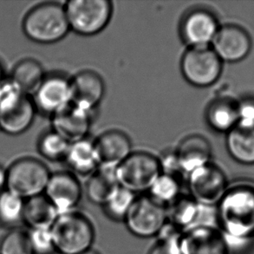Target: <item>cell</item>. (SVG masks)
Here are the masks:
<instances>
[{
  "mask_svg": "<svg viewBox=\"0 0 254 254\" xmlns=\"http://www.w3.org/2000/svg\"><path fill=\"white\" fill-rule=\"evenodd\" d=\"M183 175L211 163L212 147L206 138L192 134L183 139L175 151Z\"/></svg>",
  "mask_w": 254,
  "mask_h": 254,
  "instance_id": "18",
  "label": "cell"
},
{
  "mask_svg": "<svg viewBox=\"0 0 254 254\" xmlns=\"http://www.w3.org/2000/svg\"><path fill=\"white\" fill-rule=\"evenodd\" d=\"M119 188L115 169L99 168L89 176L86 195L90 202L103 206Z\"/></svg>",
  "mask_w": 254,
  "mask_h": 254,
  "instance_id": "21",
  "label": "cell"
},
{
  "mask_svg": "<svg viewBox=\"0 0 254 254\" xmlns=\"http://www.w3.org/2000/svg\"><path fill=\"white\" fill-rule=\"evenodd\" d=\"M182 231L168 222L155 237V244L149 249L148 254H182Z\"/></svg>",
  "mask_w": 254,
  "mask_h": 254,
  "instance_id": "30",
  "label": "cell"
},
{
  "mask_svg": "<svg viewBox=\"0 0 254 254\" xmlns=\"http://www.w3.org/2000/svg\"><path fill=\"white\" fill-rule=\"evenodd\" d=\"M59 215L45 195L25 200L23 221L30 229H51Z\"/></svg>",
  "mask_w": 254,
  "mask_h": 254,
  "instance_id": "22",
  "label": "cell"
},
{
  "mask_svg": "<svg viewBox=\"0 0 254 254\" xmlns=\"http://www.w3.org/2000/svg\"><path fill=\"white\" fill-rule=\"evenodd\" d=\"M33 254H56L51 229H31L28 233Z\"/></svg>",
  "mask_w": 254,
  "mask_h": 254,
  "instance_id": "33",
  "label": "cell"
},
{
  "mask_svg": "<svg viewBox=\"0 0 254 254\" xmlns=\"http://www.w3.org/2000/svg\"><path fill=\"white\" fill-rule=\"evenodd\" d=\"M71 104L78 109L92 113L102 102L105 84L97 73L84 70L70 80Z\"/></svg>",
  "mask_w": 254,
  "mask_h": 254,
  "instance_id": "14",
  "label": "cell"
},
{
  "mask_svg": "<svg viewBox=\"0 0 254 254\" xmlns=\"http://www.w3.org/2000/svg\"><path fill=\"white\" fill-rule=\"evenodd\" d=\"M45 77V69L41 64L32 59H23L17 63L10 76V79L29 96L34 95Z\"/></svg>",
  "mask_w": 254,
  "mask_h": 254,
  "instance_id": "23",
  "label": "cell"
},
{
  "mask_svg": "<svg viewBox=\"0 0 254 254\" xmlns=\"http://www.w3.org/2000/svg\"><path fill=\"white\" fill-rule=\"evenodd\" d=\"M22 27L30 40L41 45L61 41L70 30L64 6L55 2L32 8L24 17Z\"/></svg>",
  "mask_w": 254,
  "mask_h": 254,
  "instance_id": "3",
  "label": "cell"
},
{
  "mask_svg": "<svg viewBox=\"0 0 254 254\" xmlns=\"http://www.w3.org/2000/svg\"><path fill=\"white\" fill-rule=\"evenodd\" d=\"M64 9L70 30L85 37L103 31L113 12L112 3L109 0H70Z\"/></svg>",
  "mask_w": 254,
  "mask_h": 254,
  "instance_id": "4",
  "label": "cell"
},
{
  "mask_svg": "<svg viewBox=\"0 0 254 254\" xmlns=\"http://www.w3.org/2000/svg\"><path fill=\"white\" fill-rule=\"evenodd\" d=\"M70 143L54 130L43 134L38 141V148L44 158L52 162L64 161Z\"/></svg>",
  "mask_w": 254,
  "mask_h": 254,
  "instance_id": "27",
  "label": "cell"
},
{
  "mask_svg": "<svg viewBox=\"0 0 254 254\" xmlns=\"http://www.w3.org/2000/svg\"><path fill=\"white\" fill-rule=\"evenodd\" d=\"M100 254L98 252H96V250H94V249H90V250H88V251L84 252L83 254Z\"/></svg>",
  "mask_w": 254,
  "mask_h": 254,
  "instance_id": "38",
  "label": "cell"
},
{
  "mask_svg": "<svg viewBox=\"0 0 254 254\" xmlns=\"http://www.w3.org/2000/svg\"><path fill=\"white\" fill-rule=\"evenodd\" d=\"M32 96L37 110L52 117L71 104L70 80L58 74L46 76Z\"/></svg>",
  "mask_w": 254,
  "mask_h": 254,
  "instance_id": "10",
  "label": "cell"
},
{
  "mask_svg": "<svg viewBox=\"0 0 254 254\" xmlns=\"http://www.w3.org/2000/svg\"><path fill=\"white\" fill-rule=\"evenodd\" d=\"M216 208L218 228L228 254L245 251L254 241V186L228 187Z\"/></svg>",
  "mask_w": 254,
  "mask_h": 254,
  "instance_id": "1",
  "label": "cell"
},
{
  "mask_svg": "<svg viewBox=\"0 0 254 254\" xmlns=\"http://www.w3.org/2000/svg\"><path fill=\"white\" fill-rule=\"evenodd\" d=\"M216 17L205 9H195L186 15L182 25V39L189 48L209 47L219 31Z\"/></svg>",
  "mask_w": 254,
  "mask_h": 254,
  "instance_id": "11",
  "label": "cell"
},
{
  "mask_svg": "<svg viewBox=\"0 0 254 254\" xmlns=\"http://www.w3.org/2000/svg\"><path fill=\"white\" fill-rule=\"evenodd\" d=\"M4 72H3V67H2V64H0V83L3 82V80H4Z\"/></svg>",
  "mask_w": 254,
  "mask_h": 254,
  "instance_id": "37",
  "label": "cell"
},
{
  "mask_svg": "<svg viewBox=\"0 0 254 254\" xmlns=\"http://www.w3.org/2000/svg\"><path fill=\"white\" fill-rule=\"evenodd\" d=\"M52 130L73 143L87 138L92 124V113L70 104L52 116Z\"/></svg>",
  "mask_w": 254,
  "mask_h": 254,
  "instance_id": "17",
  "label": "cell"
},
{
  "mask_svg": "<svg viewBox=\"0 0 254 254\" xmlns=\"http://www.w3.org/2000/svg\"><path fill=\"white\" fill-rule=\"evenodd\" d=\"M182 254H229L219 228L195 227L182 233Z\"/></svg>",
  "mask_w": 254,
  "mask_h": 254,
  "instance_id": "15",
  "label": "cell"
},
{
  "mask_svg": "<svg viewBox=\"0 0 254 254\" xmlns=\"http://www.w3.org/2000/svg\"><path fill=\"white\" fill-rule=\"evenodd\" d=\"M182 75L191 85H213L222 72V61L211 47L189 48L181 62Z\"/></svg>",
  "mask_w": 254,
  "mask_h": 254,
  "instance_id": "8",
  "label": "cell"
},
{
  "mask_svg": "<svg viewBox=\"0 0 254 254\" xmlns=\"http://www.w3.org/2000/svg\"><path fill=\"white\" fill-rule=\"evenodd\" d=\"M227 148L237 162L254 164V128L234 127L227 133Z\"/></svg>",
  "mask_w": 254,
  "mask_h": 254,
  "instance_id": "25",
  "label": "cell"
},
{
  "mask_svg": "<svg viewBox=\"0 0 254 254\" xmlns=\"http://www.w3.org/2000/svg\"><path fill=\"white\" fill-rule=\"evenodd\" d=\"M238 125L254 128V98H246L237 104Z\"/></svg>",
  "mask_w": 254,
  "mask_h": 254,
  "instance_id": "34",
  "label": "cell"
},
{
  "mask_svg": "<svg viewBox=\"0 0 254 254\" xmlns=\"http://www.w3.org/2000/svg\"><path fill=\"white\" fill-rule=\"evenodd\" d=\"M124 222L134 237H156L168 223L167 206L156 202L149 195L137 196Z\"/></svg>",
  "mask_w": 254,
  "mask_h": 254,
  "instance_id": "7",
  "label": "cell"
},
{
  "mask_svg": "<svg viewBox=\"0 0 254 254\" xmlns=\"http://www.w3.org/2000/svg\"><path fill=\"white\" fill-rule=\"evenodd\" d=\"M38 110L31 96H26L17 105L0 114V130L9 135H19L31 127Z\"/></svg>",
  "mask_w": 254,
  "mask_h": 254,
  "instance_id": "19",
  "label": "cell"
},
{
  "mask_svg": "<svg viewBox=\"0 0 254 254\" xmlns=\"http://www.w3.org/2000/svg\"><path fill=\"white\" fill-rule=\"evenodd\" d=\"M0 254H33L28 233L10 231L1 241Z\"/></svg>",
  "mask_w": 254,
  "mask_h": 254,
  "instance_id": "31",
  "label": "cell"
},
{
  "mask_svg": "<svg viewBox=\"0 0 254 254\" xmlns=\"http://www.w3.org/2000/svg\"><path fill=\"white\" fill-rule=\"evenodd\" d=\"M115 172L121 188L135 194L148 192L162 174L159 159L145 152L132 153Z\"/></svg>",
  "mask_w": 254,
  "mask_h": 254,
  "instance_id": "6",
  "label": "cell"
},
{
  "mask_svg": "<svg viewBox=\"0 0 254 254\" xmlns=\"http://www.w3.org/2000/svg\"><path fill=\"white\" fill-rule=\"evenodd\" d=\"M137 195L129 190L119 188L109 201L103 205V212L110 220L124 222Z\"/></svg>",
  "mask_w": 254,
  "mask_h": 254,
  "instance_id": "28",
  "label": "cell"
},
{
  "mask_svg": "<svg viewBox=\"0 0 254 254\" xmlns=\"http://www.w3.org/2000/svg\"><path fill=\"white\" fill-rule=\"evenodd\" d=\"M94 145L99 168L116 169L133 153L130 139L122 131H107Z\"/></svg>",
  "mask_w": 254,
  "mask_h": 254,
  "instance_id": "16",
  "label": "cell"
},
{
  "mask_svg": "<svg viewBox=\"0 0 254 254\" xmlns=\"http://www.w3.org/2000/svg\"><path fill=\"white\" fill-rule=\"evenodd\" d=\"M189 195L205 206H217L227 191V178L223 171L209 163L189 175Z\"/></svg>",
  "mask_w": 254,
  "mask_h": 254,
  "instance_id": "9",
  "label": "cell"
},
{
  "mask_svg": "<svg viewBox=\"0 0 254 254\" xmlns=\"http://www.w3.org/2000/svg\"><path fill=\"white\" fill-rule=\"evenodd\" d=\"M26 96L10 77L4 78L0 83V114L12 109Z\"/></svg>",
  "mask_w": 254,
  "mask_h": 254,
  "instance_id": "32",
  "label": "cell"
},
{
  "mask_svg": "<svg viewBox=\"0 0 254 254\" xmlns=\"http://www.w3.org/2000/svg\"><path fill=\"white\" fill-rule=\"evenodd\" d=\"M51 175L46 165L37 159H19L7 169L6 189L24 200L44 195Z\"/></svg>",
  "mask_w": 254,
  "mask_h": 254,
  "instance_id": "5",
  "label": "cell"
},
{
  "mask_svg": "<svg viewBox=\"0 0 254 254\" xmlns=\"http://www.w3.org/2000/svg\"><path fill=\"white\" fill-rule=\"evenodd\" d=\"M159 161L162 174L173 175L178 178L183 175L175 152L165 154Z\"/></svg>",
  "mask_w": 254,
  "mask_h": 254,
  "instance_id": "35",
  "label": "cell"
},
{
  "mask_svg": "<svg viewBox=\"0 0 254 254\" xmlns=\"http://www.w3.org/2000/svg\"><path fill=\"white\" fill-rule=\"evenodd\" d=\"M51 231L59 254H83L92 249L96 241L95 224L78 209L59 214Z\"/></svg>",
  "mask_w": 254,
  "mask_h": 254,
  "instance_id": "2",
  "label": "cell"
},
{
  "mask_svg": "<svg viewBox=\"0 0 254 254\" xmlns=\"http://www.w3.org/2000/svg\"><path fill=\"white\" fill-rule=\"evenodd\" d=\"M206 118L213 130L228 133L237 127V103L226 98L215 100L207 108Z\"/></svg>",
  "mask_w": 254,
  "mask_h": 254,
  "instance_id": "24",
  "label": "cell"
},
{
  "mask_svg": "<svg viewBox=\"0 0 254 254\" xmlns=\"http://www.w3.org/2000/svg\"><path fill=\"white\" fill-rule=\"evenodd\" d=\"M251 38L244 29L227 24L220 27L212 43V49L223 62L241 61L251 51Z\"/></svg>",
  "mask_w": 254,
  "mask_h": 254,
  "instance_id": "13",
  "label": "cell"
},
{
  "mask_svg": "<svg viewBox=\"0 0 254 254\" xmlns=\"http://www.w3.org/2000/svg\"><path fill=\"white\" fill-rule=\"evenodd\" d=\"M148 193L156 202L163 206H169L182 195L180 178L162 173L153 183Z\"/></svg>",
  "mask_w": 254,
  "mask_h": 254,
  "instance_id": "26",
  "label": "cell"
},
{
  "mask_svg": "<svg viewBox=\"0 0 254 254\" xmlns=\"http://www.w3.org/2000/svg\"><path fill=\"white\" fill-rule=\"evenodd\" d=\"M44 195L54 206L59 214L76 209L83 189L75 175L66 172L52 174Z\"/></svg>",
  "mask_w": 254,
  "mask_h": 254,
  "instance_id": "12",
  "label": "cell"
},
{
  "mask_svg": "<svg viewBox=\"0 0 254 254\" xmlns=\"http://www.w3.org/2000/svg\"><path fill=\"white\" fill-rule=\"evenodd\" d=\"M7 187V170L0 166V192H2Z\"/></svg>",
  "mask_w": 254,
  "mask_h": 254,
  "instance_id": "36",
  "label": "cell"
},
{
  "mask_svg": "<svg viewBox=\"0 0 254 254\" xmlns=\"http://www.w3.org/2000/svg\"><path fill=\"white\" fill-rule=\"evenodd\" d=\"M64 162L73 173L82 176H90L99 169L94 141L85 138L70 143Z\"/></svg>",
  "mask_w": 254,
  "mask_h": 254,
  "instance_id": "20",
  "label": "cell"
},
{
  "mask_svg": "<svg viewBox=\"0 0 254 254\" xmlns=\"http://www.w3.org/2000/svg\"><path fill=\"white\" fill-rule=\"evenodd\" d=\"M25 200L4 189L0 192V223L15 226L23 220Z\"/></svg>",
  "mask_w": 254,
  "mask_h": 254,
  "instance_id": "29",
  "label": "cell"
}]
</instances>
